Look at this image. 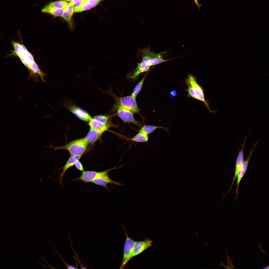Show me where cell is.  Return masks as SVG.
Masks as SVG:
<instances>
[{
  "instance_id": "cell-1",
  "label": "cell",
  "mask_w": 269,
  "mask_h": 269,
  "mask_svg": "<svg viewBox=\"0 0 269 269\" xmlns=\"http://www.w3.org/2000/svg\"><path fill=\"white\" fill-rule=\"evenodd\" d=\"M167 52L166 51L159 53H155L150 51L149 47L140 49L138 51L137 54L138 56L141 58V62L140 63H137L136 68L129 74L130 78L135 79L140 73L147 72L152 66L182 57L181 56L169 59H164L162 58Z\"/></svg>"
},
{
  "instance_id": "cell-2",
  "label": "cell",
  "mask_w": 269,
  "mask_h": 269,
  "mask_svg": "<svg viewBox=\"0 0 269 269\" xmlns=\"http://www.w3.org/2000/svg\"><path fill=\"white\" fill-rule=\"evenodd\" d=\"M11 44L13 50L8 56H14L18 57L29 71L31 65L35 62L32 54L23 44L12 40Z\"/></svg>"
},
{
  "instance_id": "cell-3",
  "label": "cell",
  "mask_w": 269,
  "mask_h": 269,
  "mask_svg": "<svg viewBox=\"0 0 269 269\" xmlns=\"http://www.w3.org/2000/svg\"><path fill=\"white\" fill-rule=\"evenodd\" d=\"M89 143L84 138L72 141L64 146L58 147L50 146L54 150L64 149L67 150L70 156L80 155L86 150Z\"/></svg>"
},
{
  "instance_id": "cell-4",
  "label": "cell",
  "mask_w": 269,
  "mask_h": 269,
  "mask_svg": "<svg viewBox=\"0 0 269 269\" xmlns=\"http://www.w3.org/2000/svg\"><path fill=\"white\" fill-rule=\"evenodd\" d=\"M185 83L186 84H190L192 87L197 100L202 102L210 112H214L210 109L209 104L204 97V89L198 83L196 76L192 74H189L185 79Z\"/></svg>"
},
{
  "instance_id": "cell-5",
  "label": "cell",
  "mask_w": 269,
  "mask_h": 269,
  "mask_svg": "<svg viewBox=\"0 0 269 269\" xmlns=\"http://www.w3.org/2000/svg\"><path fill=\"white\" fill-rule=\"evenodd\" d=\"M64 106L77 118L83 121L88 122L92 118L87 111L74 104L68 100L65 101Z\"/></svg>"
},
{
  "instance_id": "cell-6",
  "label": "cell",
  "mask_w": 269,
  "mask_h": 269,
  "mask_svg": "<svg viewBox=\"0 0 269 269\" xmlns=\"http://www.w3.org/2000/svg\"><path fill=\"white\" fill-rule=\"evenodd\" d=\"M126 237L123 253V257L120 269H124L128 262L132 258L133 246L135 241L130 238L126 232L124 227L123 226Z\"/></svg>"
},
{
  "instance_id": "cell-7",
  "label": "cell",
  "mask_w": 269,
  "mask_h": 269,
  "mask_svg": "<svg viewBox=\"0 0 269 269\" xmlns=\"http://www.w3.org/2000/svg\"><path fill=\"white\" fill-rule=\"evenodd\" d=\"M118 107L121 106L130 110L134 114L140 115L139 109L136 102L135 98L132 95L119 97L117 100Z\"/></svg>"
},
{
  "instance_id": "cell-8",
  "label": "cell",
  "mask_w": 269,
  "mask_h": 269,
  "mask_svg": "<svg viewBox=\"0 0 269 269\" xmlns=\"http://www.w3.org/2000/svg\"><path fill=\"white\" fill-rule=\"evenodd\" d=\"M117 113L118 116L124 123H131L139 127H142V124L134 119V114L130 110L119 106L118 107Z\"/></svg>"
},
{
  "instance_id": "cell-9",
  "label": "cell",
  "mask_w": 269,
  "mask_h": 269,
  "mask_svg": "<svg viewBox=\"0 0 269 269\" xmlns=\"http://www.w3.org/2000/svg\"><path fill=\"white\" fill-rule=\"evenodd\" d=\"M116 168L114 167L102 172H97L91 171H84L79 177L73 179L72 180H81L85 183L92 182L94 180L103 176L108 173L110 171Z\"/></svg>"
},
{
  "instance_id": "cell-10",
  "label": "cell",
  "mask_w": 269,
  "mask_h": 269,
  "mask_svg": "<svg viewBox=\"0 0 269 269\" xmlns=\"http://www.w3.org/2000/svg\"><path fill=\"white\" fill-rule=\"evenodd\" d=\"M74 12V7L72 2L71 1L68 3L62 17L67 23L68 29L71 32H73L75 28L76 23L73 19Z\"/></svg>"
},
{
  "instance_id": "cell-11",
  "label": "cell",
  "mask_w": 269,
  "mask_h": 269,
  "mask_svg": "<svg viewBox=\"0 0 269 269\" xmlns=\"http://www.w3.org/2000/svg\"><path fill=\"white\" fill-rule=\"evenodd\" d=\"M152 241L147 238L144 240L135 242L133 246L132 258L144 251L152 245Z\"/></svg>"
},
{
  "instance_id": "cell-12",
  "label": "cell",
  "mask_w": 269,
  "mask_h": 269,
  "mask_svg": "<svg viewBox=\"0 0 269 269\" xmlns=\"http://www.w3.org/2000/svg\"><path fill=\"white\" fill-rule=\"evenodd\" d=\"M258 143V142L257 141L254 145L253 148L249 152L247 158L246 160L244 161L238 173L237 176V180L236 183L237 185L236 190V198L237 197V194L238 193V190L240 182L246 172L251 156Z\"/></svg>"
},
{
  "instance_id": "cell-13",
  "label": "cell",
  "mask_w": 269,
  "mask_h": 269,
  "mask_svg": "<svg viewBox=\"0 0 269 269\" xmlns=\"http://www.w3.org/2000/svg\"><path fill=\"white\" fill-rule=\"evenodd\" d=\"M249 134H248L245 138L244 139L243 143V144L242 148L239 151L238 153L237 159L236 161L235 172L233 178L232 183L231 186L227 192V194L231 190L233 184L237 178L238 173L240 169L243 164L244 162V158L243 155V150L245 144L246 140L248 137Z\"/></svg>"
},
{
  "instance_id": "cell-14",
  "label": "cell",
  "mask_w": 269,
  "mask_h": 269,
  "mask_svg": "<svg viewBox=\"0 0 269 269\" xmlns=\"http://www.w3.org/2000/svg\"><path fill=\"white\" fill-rule=\"evenodd\" d=\"M88 125L90 128L94 129L101 134L106 131L109 126L107 123H102L92 118L89 121Z\"/></svg>"
},
{
  "instance_id": "cell-15",
  "label": "cell",
  "mask_w": 269,
  "mask_h": 269,
  "mask_svg": "<svg viewBox=\"0 0 269 269\" xmlns=\"http://www.w3.org/2000/svg\"><path fill=\"white\" fill-rule=\"evenodd\" d=\"M81 156V155L70 156L64 166L61 168L63 170L58 178L60 179V183L61 185H62V179L65 172L68 169L74 165L75 163L79 160Z\"/></svg>"
},
{
  "instance_id": "cell-16",
  "label": "cell",
  "mask_w": 269,
  "mask_h": 269,
  "mask_svg": "<svg viewBox=\"0 0 269 269\" xmlns=\"http://www.w3.org/2000/svg\"><path fill=\"white\" fill-rule=\"evenodd\" d=\"M92 182L96 185L105 187L107 189V186L108 184L113 183L117 185H123L122 184L115 182L111 179L109 176L108 173L94 180Z\"/></svg>"
},
{
  "instance_id": "cell-17",
  "label": "cell",
  "mask_w": 269,
  "mask_h": 269,
  "mask_svg": "<svg viewBox=\"0 0 269 269\" xmlns=\"http://www.w3.org/2000/svg\"><path fill=\"white\" fill-rule=\"evenodd\" d=\"M41 10L42 12L48 13L55 17H62L64 11L63 10L53 7L49 4L45 6Z\"/></svg>"
},
{
  "instance_id": "cell-18",
  "label": "cell",
  "mask_w": 269,
  "mask_h": 269,
  "mask_svg": "<svg viewBox=\"0 0 269 269\" xmlns=\"http://www.w3.org/2000/svg\"><path fill=\"white\" fill-rule=\"evenodd\" d=\"M102 134L94 129L90 128L89 132L84 138L89 144L92 143L97 140Z\"/></svg>"
},
{
  "instance_id": "cell-19",
  "label": "cell",
  "mask_w": 269,
  "mask_h": 269,
  "mask_svg": "<svg viewBox=\"0 0 269 269\" xmlns=\"http://www.w3.org/2000/svg\"><path fill=\"white\" fill-rule=\"evenodd\" d=\"M159 129H163L167 132H169L168 128L165 127L148 125H145L142 126L139 130V132L148 135L152 133L156 130Z\"/></svg>"
},
{
  "instance_id": "cell-20",
  "label": "cell",
  "mask_w": 269,
  "mask_h": 269,
  "mask_svg": "<svg viewBox=\"0 0 269 269\" xmlns=\"http://www.w3.org/2000/svg\"><path fill=\"white\" fill-rule=\"evenodd\" d=\"M148 139V135L139 132L133 137L129 138V139L132 141L138 142H147Z\"/></svg>"
},
{
  "instance_id": "cell-21",
  "label": "cell",
  "mask_w": 269,
  "mask_h": 269,
  "mask_svg": "<svg viewBox=\"0 0 269 269\" xmlns=\"http://www.w3.org/2000/svg\"><path fill=\"white\" fill-rule=\"evenodd\" d=\"M68 3L67 1L60 0L52 2L48 4L55 8L65 10L67 8Z\"/></svg>"
},
{
  "instance_id": "cell-22",
  "label": "cell",
  "mask_w": 269,
  "mask_h": 269,
  "mask_svg": "<svg viewBox=\"0 0 269 269\" xmlns=\"http://www.w3.org/2000/svg\"><path fill=\"white\" fill-rule=\"evenodd\" d=\"M147 73H146L141 80L135 86L131 95L134 97H136L140 92L142 87L143 84Z\"/></svg>"
},
{
  "instance_id": "cell-23",
  "label": "cell",
  "mask_w": 269,
  "mask_h": 269,
  "mask_svg": "<svg viewBox=\"0 0 269 269\" xmlns=\"http://www.w3.org/2000/svg\"><path fill=\"white\" fill-rule=\"evenodd\" d=\"M72 1L75 12H78L79 9L84 4L83 0H73Z\"/></svg>"
},
{
  "instance_id": "cell-24",
  "label": "cell",
  "mask_w": 269,
  "mask_h": 269,
  "mask_svg": "<svg viewBox=\"0 0 269 269\" xmlns=\"http://www.w3.org/2000/svg\"><path fill=\"white\" fill-rule=\"evenodd\" d=\"M188 87L187 88L185 89V90L187 91L188 94L187 96L188 98L191 97L197 100V98L194 91L193 88L189 84H187Z\"/></svg>"
},
{
  "instance_id": "cell-25",
  "label": "cell",
  "mask_w": 269,
  "mask_h": 269,
  "mask_svg": "<svg viewBox=\"0 0 269 269\" xmlns=\"http://www.w3.org/2000/svg\"><path fill=\"white\" fill-rule=\"evenodd\" d=\"M109 118L108 116L98 115L95 116L93 118L102 123H106Z\"/></svg>"
},
{
  "instance_id": "cell-26",
  "label": "cell",
  "mask_w": 269,
  "mask_h": 269,
  "mask_svg": "<svg viewBox=\"0 0 269 269\" xmlns=\"http://www.w3.org/2000/svg\"><path fill=\"white\" fill-rule=\"evenodd\" d=\"M103 0H88L86 2L92 5L93 7H94Z\"/></svg>"
},
{
  "instance_id": "cell-27",
  "label": "cell",
  "mask_w": 269,
  "mask_h": 269,
  "mask_svg": "<svg viewBox=\"0 0 269 269\" xmlns=\"http://www.w3.org/2000/svg\"><path fill=\"white\" fill-rule=\"evenodd\" d=\"M76 167L79 170L83 171L84 169L81 163L79 160L77 161L74 164Z\"/></svg>"
},
{
  "instance_id": "cell-28",
  "label": "cell",
  "mask_w": 269,
  "mask_h": 269,
  "mask_svg": "<svg viewBox=\"0 0 269 269\" xmlns=\"http://www.w3.org/2000/svg\"><path fill=\"white\" fill-rule=\"evenodd\" d=\"M177 94V93L176 91L174 90H173L170 93V96L171 97H173L176 96Z\"/></svg>"
},
{
  "instance_id": "cell-29",
  "label": "cell",
  "mask_w": 269,
  "mask_h": 269,
  "mask_svg": "<svg viewBox=\"0 0 269 269\" xmlns=\"http://www.w3.org/2000/svg\"><path fill=\"white\" fill-rule=\"evenodd\" d=\"M195 2L199 8H200L201 5L199 4L198 2V0H194Z\"/></svg>"
},
{
  "instance_id": "cell-30",
  "label": "cell",
  "mask_w": 269,
  "mask_h": 269,
  "mask_svg": "<svg viewBox=\"0 0 269 269\" xmlns=\"http://www.w3.org/2000/svg\"><path fill=\"white\" fill-rule=\"evenodd\" d=\"M64 0V1H70V2L72 1L73 0Z\"/></svg>"
},
{
  "instance_id": "cell-31",
  "label": "cell",
  "mask_w": 269,
  "mask_h": 269,
  "mask_svg": "<svg viewBox=\"0 0 269 269\" xmlns=\"http://www.w3.org/2000/svg\"><path fill=\"white\" fill-rule=\"evenodd\" d=\"M84 0V3L86 2L88 0Z\"/></svg>"
}]
</instances>
